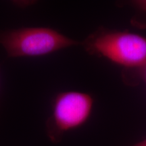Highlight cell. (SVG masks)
I'll use <instances>...</instances> for the list:
<instances>
[{
  "label": "cell",
  "instance_id": "cell-5",
  "mask_svg": "<svg viewBox=\"0 0 146 146\" xmlns=\"http://www.w3.org/2000/svg\"><path fill=\"white\" fill-rule=\"evenodd\" d=\"M139 77L146 85V64L139 68H135Z\"/></svg>",
  "mask_w": 146,
  "mask_h": 146
},
{
  "label": "cell",
  "instance_id": "cell-7",
  "mask_svg": "<svg viewBox=\"0 0 146 146\" xmlns=\"http://www.w3.org/2000/svg\"><path fill=\"white\" fill-rule=\"evenodd\" d=\"M132 146H146V139H143V141L139 142V143L135 144V145H133Z\"/></svg>",
  "mask_w": 146,
  "mask_h": 146
},
{
  "label": "cell",
  "instance_id": "cell-2",
  "mask_svg": "<svg viewBox=\"0 0 146 146\" xmlns=\"http://www.w3.org/2000/svg\"><path fill=\"white\" fill-rule=\"evenodd\" d=\"M0 45L9 58L44 56L81 42L47 27L0 29Z\"/></svg>",
  "mask_w": 146,
  "mask_h": 146
},
{
  "label": "cell",
  "instance_id": "cell-1",
  "mask_svg": "<svg viewBox=\"0 0 146 146\" xmlns=\"http://www.w3.org/2000/svg\"><path fill=\"white\" fill-rule=\"evenodd\" d=\"M91 55L103 56L128 68L146 64V38L129 31L99 29L81 42Z\"/></svg>",
  "mask_w": 146,
  "mask_h": 146
},
{
  "label": "cell",
  "instance_id": "cell-4",
  "mask_svg": "<svg viewBox=\"0 0 146 146\" xmlns=\"http://www.w3.org/2000/svg\"><path fill=\"white\" fill-rule=\"evenodd\" d=\"M131 3L140 11L146 12V0H137V1H131Z\"/></svg>",
  "mask_w": 146,
  "mask_h": 146
},
{
  "label": "cell",
  "instance_id": "cell-6",
  "mask_svg": "<svg viewBox=\"0 0 146 146\" xmlns=\"http://www.w3.org/2000/svg\"><path fill=\"white\" fill-rule=\"evenodd\" d=\"M14 4L17 5L18 7L21 8H25L33 4L34 1H14Z\"/></svg>",
  "mask_w": 146,
  "mask_h": 146
},
{
  "label": "cell",
  "instance_id": "cell-3",
  "mask_svg": "<svg viewBox=\"0 0 146 146\" xmlns=\"http://www.w3.org/2000/svg\"><path fill=\"white\" fill-rule=\"evenodd\" d=\"M94 98L75 91H64L54 97L52 113L45 123V131L52 143L61 141L65 133L81 127L90 118Z\"/></svg>",
  "mask_w": 146,
  "mask_h": 146
}]
</instances>
